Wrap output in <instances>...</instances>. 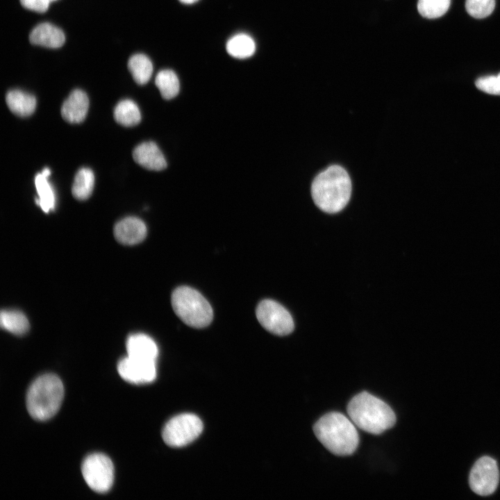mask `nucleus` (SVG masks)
Returning <instances> with one entry per match:
<instances>
[{"label": "nucleus", "mask_w": 500, "mask_h": 500, "mask_svg": "<svg viewBox=\"0 0 500 500\" xmlns=\"http://www.w3.org/2000/svg\"><path fill=\"white\" fill-rule=\"evenodd\" d=\"M351 193L350 177L347 171L339 165H332L319 173L311 186L315 203L328 213L342 210L348 203Z\"/></svg>", "instance_id": "obj_1"}, {"label": "nucleus", "mask_w": 500, "mask_h": 500, "mask_svg": "<svg viewBox=\"0 0 500 500\" xmlns=\"http://www.w3.org/2000/svg\"><path fill=\"white\" fill-rule=\"evenodd\" d=\"M356 425L343 414L337 412L322 416L314 425L313 431L319 441L337 456H349L355 452L359 444Z\"/></svg>", "instance_id": "obj_2"}, {"label": "nucleus", "mask_w": 500, "mask_h": 500, "mask_svg": "<svg viewBox=\"0 0 500 500\" xmlns=\"http://www.w3.org/2000/svg\"><path fill=\"white\" fill-rule=\"evenodd\" d=\"M347 414L356 427L378 435L392 428L396 422L392 409L375 396L362 392L353 397L347 406Z\"/></svg>", "instance_id": "obj_3"}, {"label": "nucleus", "mask_w": 500, "mask_h": 500, "mask_svg": "<svg viewBox=\"0 0 500 500\" xmlns=\"http://www.w3.org/2000/svg\"><path fill=\"white\" fill-rule=\"evenodd\" d=\"M64 397L61 380L55 374L38 377L30 385L26 394V408L35 420L45 421L58 411Z\"/></svg>", "instance_id": "obj_4"}, {"label": "nucleus", "mask_w": 500, "mask_h": 500, "mask_svg": "<svg viewBox=\"0 0 500 500\" xmlns=\"http://www.w3.org/2000/svg\"><path fill=\"white\" fill-rule=\"evenodd\" d=\"M172 306L176 315L190 326L203 328L212 320L211 306L192 288L181 286L175 289L172 294Z\"/></svg>", "instance_id": "obj_5"}, {"label": "nucleus", "mask_w": 500, "mask_h": 500, "mask_svg": "<svg viewBox=\"0 0 500 500\" xmlns=\"http://www.w3.org/2000/svg\"><path fill=\"white\" fill-rule=\"evenodd\" d=\"M203 423L195 415L185 413L172 418L162 431L164 442L171 447H182L197 439L203 431Z\"/></svg>", "instance_id": "obj_6"}, {"label": "nucleus", "mask_w": 500, "mask_h": 500, "mask_svg": "<svg viewBox=\"0 0 500 500\" xmlns=\"http://www.w3.org/2000/svg\"><path fill=\"white\" fill-rule=\"evenodd\" d=\"M81 472L87 485L97 493L110 490L114 481V466L105 454L95 453L83 460Z\"/></svg>", "instance_id": "obj_7"}, {"label": "nucleus", "mask_w": 500, "mask_h": 500, "mask_svg": "<svg viewBox=\"0 0 500 500\" xmlns=\"http://www.w3.org/2000/svg\"><path fill=\"white\" fill-rule=\"evenodd\" d=\"M256 317L261 326L274 335H287L294 330V321L290 312L274 300L260 301L256 308Z\"/></svg>", "instance_id": "obj_8"}, {"label": "nucleus", "mask_w": 500, "mask_h": 500, "mask_svg": "<svg viewBox=\"0 0 500 500\" xmlns=\"http://www.w3.org/2000/svg\"><path fill=\"white\" fill-rule=\"evenodd\" d=\"M499 481L498 465L489 456L480 458L473 465L469 474V485L476 494L487 496L497 489Z\"/></svg>", "instance_id": "obj_9"}, {"label": "nucleus", "mask_w": 500, "mask_h": 500, "mask_svg": "<svg viewBox=\"0 0 500 500\" xmlns=\"http://www.w3.org/2000/svg\"><path fill=\"white\" fill-rule=\"evenodd\" d=\"M120 376L133 384H145L153 382L156 377V360L140 359L128 356L117 365Z\"/></svg>", "instance_id": "obj_10"}, {"label": "nucleus", "mask_w": 500, "mask_h": 500, "mask_svg": "<svg viewBox=\"0 0 500 500\" xmlns=\"http://www.w3.org/2000/svg\"><path fill=\"white\" fill-rule=\"evenodd\" d=\"M147 227L140 219L128 217L119 221L114 227V235L122 244L133 245L141 242L147 235Z\"/></svg>", "instance_id": "obj_11"}, {"label": "nucleus", "mask_w": 500, "mask_h": 500, "mask_svg": "<svg viewBox=\"0 0 500 500\" xmlns=\"http://www.w3.org/2000/svg\"><path fill=\"white\" fill-rule=\"evenodd\" d=\"M134 160L149 170L160 171L166 168L167 161L158 145L153 142H144L133 151Z\"/></svg>", "instance_id": "obj_12"}, {"label": "nucleus", "mask_w": 500, "mask_h": 500, "mask_svg": "<svg viewBox=\"0 0 500 500\" xmlns=\"http://www.w3.org/2000/svg\"><path fill=\"white\" fill-rule=\"evenodd\" d=\"M89 99L82 90H73L64 101L61 108V115L67 122L77 124L83 122L88 113Z\"/></svg>", "instance_id": "obj_13"}, {"label": "nucleus", "mask_w": 500, "mask_h": 500, "mask_svg": "<svg viewBox=\"0 0 500 500\" xmlns=\"http://www.w3.org/2000/svg\"><path fill=\"white\" fill-rule=\"evenodd\" d=\"M30 42L35 45L49 48L61 47L65 40L63 32L49 23H42L36 26L29 35Z\"/></svg>", "instance_id": "obj_14"}, {"label": "nucleus", "mask_w": 500, "mask_h": 500, "mask_svg": "<svg viewBox=\"0 0 500 500\" xmlns=\"http://www.w3.org/2000/svg\"><path fill=\"white\" fill-rule=\"evenodd\" d=\"M128 356L156 360L158 355L157 344L145 334H135L128 337L126 341Z\"/></svg>", "instance_id": "obj_15"}, {"label": "nucleus", "mask_w": 500, "mask_h": 500, "mask_svg": "<svg viewBox=\"0 0 500 500\" xmlns=\"http://www.w3.org/2000/svg\"><path fill=\"white\" fill-rule=\"evenodd\" d=\"M6 101L10 111L19 117H28L35 110V97L19 90L9 91L6 94Z\"/></svg>", "instance_id": "obj_16"}, {"label": "nucleus", "mask_w": 500, "mask_h": 500, "mask_svg": "<svg viewBox=\"0 0 500 500\" xmlns=\"http://www.w3.org/2000/svg\"><path fill=\"white\" fill-rule=\"evenodd\" d=\"M226 51L233 58L244 59L251 56L256 51V44L249 35L239 33L231 38L226 43Z\"/></svg>", "instance_id": "obj_17"}, {"label": "nucleus", "mask_w": 500, "mask_h": 500, "mask_svg": "<svg viewBox=\"0 0 500 500\" xmlns=\"http://www.w3.org/2000/svg\"><path fill=\"white\" fill-rule=\"evenodd\" d=\"M115 121L124 126H133L141 120V113L137 104L130 100L124 99L119 101L114 110Z\"/></svg>", "instance_id": "obj_18"}, {"label": "nucleus", "mask_w": 500, "mask_h": 500, "mask_svg": "<svg viewBox=\"0 0 500 500\" xmlns=\"http://www.w3.org/2000/svg\"><path fill=\"white\" fill-rule=\"evenodd\" d=\"M128 67L133 79L139 85L146 84L153 73L152 62L144 54L132 56L128 60Z\"/></svg>", "instance_id": "obj_19"}, {"label": "nucleus", "mask_w": 500, "mask_h": 500, "mask_svg": "<svg viewBox=\"0 0 500 500\" xmlns=\"http://www.w3.org/2000/svg\"><path fill=\"white\" fill-rule=\"evenodd\" d=\"M94 185V176L89 168L80 169L74 180L72 192L78 200H86L92 194Z\"/></svg>", "instance_id": "obj_20"}, {"label": "nucleus", "mask_w": 500, "mask_h": 500, "mask_svg": "<svg viewBox=\"0 0 500 500\" xmlns=\"http://www.w3.org/2000/svg\"><path fill=\"white\" fill-rule=\"evenodd\" d=\"M155 84L165 99H172L179 92L178 78L176 73L171 69L160 71L156 76Z\"/></svg>", "instance_id": "obj_21"}, {"label": "nucleus", "mask_w": 500, "mask_h": 500, "mask_svg": "<svg viewBox=\"0 0 500 500\" xmlns=\"http://www.w3.org/2000/svg\"><path fill=\"white\" fill-rule=\"evenodd\" d=\"M0 324L3 328L15 335H23L29 328L27 318L17 310L1 311Z\"/></svg>", "instance_id": "obj_22"}, {"label": "nucleus", "mask_w": 500, "mask_h": 500, "mask_svg": "<svg viewBox=\"0 0 500 500\" xmlns=\"http://www.w3.org/2000/svg\"><path fill=\"white\" fill-rule=\"evenodd\" d=\"M47 177L42 173H38L35 177V185L39 197L35 199V202L44 212L53 210L55 207L54 192Z\"/></svg>", "instance_id": "obj_23"}, {"label": "nucleus", "mask_w": 500, "mask_h": 500, "mask_svg": "<svg viewBox=\"0 0 500 500\" xmlns=\"http://www.w3.org/2000/svg\"><path fill=\"white\" fill-rule=\"evenodd\" d=\"M450 3L451 0H418L417 10L422 17L435 19L446 13Z\"/></svg>", "instance_id": "obj_24"}, {"label": "nucleus", "mask_w": 500, "mask_h": 500, "mask_svg": "<svg viewBox=\"0 0 500 500\" xmlns=\"http://www.w3.org/2000/svg\"><path fill=\"white\" fill-rule=\"evenodd\" d=\"M495 7L494 0H466L465 8L469 15L482 19L489 16Z\"/></svg>", "instance_id": "obj_25"}, {"label": "nucleus", "mask_w": 500, "mask_h": 500, "mask_svg": "<svg viewBox=\"0 0 500 500\" xmlns=\"http://www.w3.org/2000/svg\"><path fill=\"white\" fill-rule=\"evenodd\" d=\"M478 89L486 93L500 95V79L498 76H487L476 80Z\"/></svg>", "instance_id": "obj_26"}, {"label": "nucleus", "mask_w": 500, "mask_h": 500, "mask_svg": "<svg viewBox=\"0 0 500 500\" xmlns=\"http://www.w3.org/2000/svg\"><path fill=\"white\" fill-rule=\"evenodd\" d=\"M56 0H20L22 5L27 9L39 12L47 10L49 4Z\"/></svg>", "instance_id": "obj_27"}, {"label": "nucleus", "mask_w": 500, "mask_h": 500, "mask_svg": "<svg viewBox=\"0 0 500 500\" xmlns=\"http://www.w3.org/2000/svg\"><path fill=\"white\" fill-rule=\"evenodd\" d=\"M181 3L185 4H192L197 1L198 0H179Z\"/></svg>", "instance_id": "obj_28"}, {"label": "nucleus", "mask_w": 500, "mask_h": 500, "mask_svg": "<svg viewBox=\"0 0 500 500\" xmlns=\"http://www.w3.org/2000/svg\"><path fill=\"white\" fill-rule=\"evenodd\" d=\"M497 76H499V78L500 79V73Z\"/></svg>", "instance_id": "obj_29"}]
</instances>
